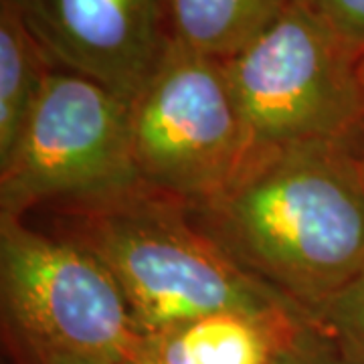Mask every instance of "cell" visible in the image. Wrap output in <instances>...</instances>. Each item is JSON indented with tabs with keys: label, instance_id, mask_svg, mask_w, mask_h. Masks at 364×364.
Here are the masks:
<instances>
[{
	"label": "cell",
	"instance_id": "cell-9",
	"mask_svg": "<svg viewBox=\"0 0 364 364\" xmlns=\"http://www.w3.org/2000/svg\"><path fill=\"white\" fill-rule=\"evenodd\" d=\"M298 0H170L174 39L205 57L227 61Z\"/></svg>",
	"mask_w": 364,
	"mask_h": 364
},
{
	"label": "cell",
	"instance_id": "cell-17",
	"mask_svg": "<svg viewBox=\"0 0 364 364\" xmlns=\"http://www.w3.org/2000/svg\"><path fill=\"white\" fill-rule=\"evenodd\" d=\"M363 81H364V55H363Z\"/></svg>",
	"mask_w": 364,
	"mask_h": 364
},
{
	"label": "cell",
	"instance_id": "cell-18",
	"mask_svg": "<svg viewBox=\"0 0 364 364\" xmlns=\"http://www.w3.org/2000/svg\"><path fill=\"white\" fill-rule=\"evenodd\" d=\"M4 364H13V363H4Z\"/></svg>",
	"mask_w": 364,
	"mask_h": 364
},
{
	"label": "cell",
	"instance_id": "cell-11",
	"mask_svg": "<svg viewBox=\"0 0 364 364\" xmlns=\"http://www.w3.org/2000/svg\"><path fill=\"white\" fill-rule=\"evenodd\" d=\"M308 326L350 364H364V267L314 310Z\"/></svg>",
	"mask_w": 364,
	"mask_h": 364
},
{
	"label": "cell",
	"instance_id": "cell-16",
	"mask_svg": "<svg viewBox=\"0 0 364 364\" xmlns=\"http://www.w3.org/2000/svg\"><path fill=\"white\" fill-rule=\"evenodd\" d=\"M132 364H156V363H152L150 358H142V360H138V363H132Z\"/></svg>",
	"mask_w": 364,
	"mask_h": 364
},
{
	"label": "cell",
	"instance_id": "cell-6",
	"mask_svg": "<svg viewBox=\"0 0 364 364\" xmlns=\"http://www.w3.org/2000/svg\"><path fill=\"white\" fill-rule=\"evenodd\" d=\"M130 136L144 186L186 208L221 195L251 156L223 61L178 41L130 104Z\"/></svg>",
	"mask_w": 364,
	"mask_h": 364
},
{
	"label": "cell",
	"instance_id": "cell-4",
	"mask_svg": "<svg viewBox=\"0 0 364 364\" xmlns=\"http://www.w3.org/2000/svg\"><path fill=\"white\" fill-rule=\"evenodd\" d=\"M0 299L4 346L57 350L116 364L146 358L116 279L90 251L0 215Z\"/></svg>",
	"mask_w": 364,
	"mask_h": 364
},
{
	"label": "cell",
	"instance_id": "cell-5",
	"mask_svg": "<svg viewBox=\"0 0 364 364\" xmlns=\"http://www.w3.org/2000/svg\"><path fill=\"white\" fill-rule=\"evenodd\" d=\"M130 104L91 79L53 69L13 152L0 162V215L109 200L142 191Z\"/></svg>",
	"mask_w": 364,
	"mask_h": 364
},
{
	"label": "cell",
	"instance_id": "cell-2",
	"mask_svg": "<svg viewBox=\"0 0 364 364\" xmlns=\"http://www.w3.org/2000/svg\"><path fill=\"white\" fill-rule=\"evenodd\" d=\"M47 210L55 219L49 233L90 251L112 273L146 338L221 312L306 322L294 304L239 267L188 208L166 196L142 188Z\"/></svg>",
	"mask_w": 364,
	"mask_h": 364
},
{
	"label": "cell",
	"instance_id": "cell-7",
	"mask_svg": "<svg viewBox=\"0 0 364 364\" xmlns=\"http://www.w3.org/2000/svg\"><path fill=\"white\" fill-rule=\"evenodd\" d=\"M55 69L132 104L174 45L170 0H13Z\"/></svg>",
	"mask_w": 364,
	"mask_h": 364
},
{
	"label": "cell",
	"instance_id": "cell-13",
	"mask_svg": "<svg viewBox=\"0 0 364 364\" xmlns=\"http://www.w3.org/2000/svg\"><path fill=\"white\" fill-rule=\"evenodd\" d=\"M277 364H350L308 326Z\"/></svg>",
	"mask_w": 364,
	"mask_h": 364
},
{
	"label": "cell",
	"instance_id": "cell-15",
	"mask_svg": "<svg viewBox=\"0 0 364 364\" xmlns=\"http://www.w3.org/2000/svg\"><path fill=\"white\" fill-rule=\"evenodd\" d=\"M352 152H354V158H356V162H358V166H360V172H363L364 178V136L352 146Z\"/></svg>",
	"mask_w": 364,
	"mask_h": 364
},
{
	"label": "cell",
	"instance_id": "cell-3",
	"mask_svg": "<svg viewBox=\"0 0 364 364\" xmlns=\"http://www.w3.org/2000/svg\"><path fill=\"white\" fill-rule=\"evenodd\" d=\"M363 55L312 0H298L223 61L251 152L358 142L364 136Z\"/></svg>",
	"mask_w": 364,
	"mask_h": 364
},
{
	"label": "cell",
	"instance_id": "cell-8",
	"mask_svg": "<svg viewBox=\"0 0 364 364\" xmlns=\"http://www.w3.org/2000/svg\"><path fill=\"white\" fill-rule=\"evenodd\" d=\"M308 324L296 316L210 314L148 338L156 364H277Z\"/></svg>",
	"mask_w": 364,
	"mask_h": 364
},
{
	"label": "cell",
	"instance_id": "cell-14",
	"mask_svg": "<svg viewBox=\"0 0 364 364\" xmlns=\"http://www.w3.org/2000/svg\"><path fill=\"white\" fill-rule=\"evenodd\" d=\"M13 364H116L95 356L57 350H13L6 348Z\"/></svg>",
	"mask_w": 364,
	"mask_h": 364
},
{
	"label": "cell",
	"instance_id": "cell-12",
	"mask_svg": "<svg viewBox=\"0 0 364 364\" xmlns=\"http://www.w3.org/2000/svg\"><path fill=\"white\" fill-rule=\"evenodd\" d=\"M344 37L364 49V0H312Z\"/></svg>",
	"mask_w": 364,
	"mask_h": 364
},
{
	"label": "cell",
	"instance_id": "cell-1",
	"mask_svg": "<svg viewBox=\"0 0 364 364\" xmlns=\"http://www.w3.org/2000/svg\"><path fill=\"white\" fill-rule=\"evenodd\" d=\"M188 213L306 322L364 267V178L346 144L251 152L221 195Z\"/></svg>",
	"mask_w": 364,
	"mask_h": 364
},
{
	"label": "cell",
	"instance_id": "cell-10",
	"mask_svg": "<svg viewBox=\"0 0 364 364\" xmlns=\"http://www.w3.org/2000/svg\"><path fill=\"white\" fill-rule=\"evenodd\" d=\"M53 69L16 4L0 0V162L13 152Z\"/></svg>",
	"mask_w": 364,
	"mask_h": 364
}]
</instances>
